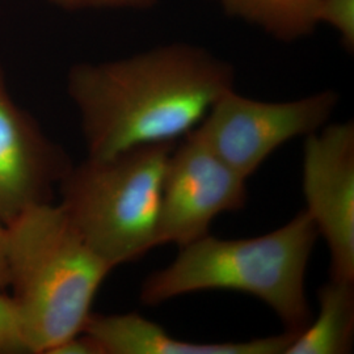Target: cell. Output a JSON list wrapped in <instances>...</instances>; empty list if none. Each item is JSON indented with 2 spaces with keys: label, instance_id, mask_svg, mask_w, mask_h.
Segmentation results:
<instances>
[{
  "label": "cell",
  "instance_id": "cell-1",
  "mask_svg": "<svg viewBox=\"0 0 354 354\" xmlns=\"http://www.w3.org/2000/svg\"><path fill=\"white\" fill-rule=\"evenodd\" d=\"M235 76L234 66L210 51L176 42L125 59L75 64L67 91L88 156L105 158L184 138L235 88Z\"/></svg>",
  "mask_w": 354,
  "mask_h": 354
},
{
  "label": "cell",
  "instance_id": "cell-2",
  "mask_svg": "<svg viewBox=\"0 0 354 354\" xmlns=\"http://www.w3.org/2000/svg\"><path fill=\"white\" fill-rule=\"evenodd\" d=\"M317 238L306 210L256 238L225 241L209 234L149 274L140 286V302L158 306L198 291H239L272 308L286 332L299 333L313 320L306 274Z\"/></svg>",
  "mask_w": 354,
  "mask_h": 354
},
{
  "label": "cell",
  "instance_id": "cell-3",
  "mask_svg": "<svg viewBox=\"0 0 354 354\" xmlns=\"http://www.w3.org/2000/svg\"><path fill=\"white\" fill-rule=\"evenodd\" d=\"M12 299L32 354H48L83 332L93 299L113 270L59 203L33 205L7 225Z\"/></svg>",
  "mask_w": 354,
  "mask_h": 354
},
{
  "label": "cell",
  "instance_id": "cell-4",
  "mask_svg": "<svg viewBox=\"0 0 354 354\" xmlns=\"http://www.w3.org/2000/svg\"><path fill=\"white\" fill-rule=\"evenodd\" d=\"M177 142L133 147L71 165L58 189L64 213L112 269L158 244L162 184Z\"/></svg>",
  "mask_w": 354,
  "mask_h": 354
},
{
  "label": "cell",
  "instance_id": "cell-5",
  "mask_svg": "<svg viewBox=\"0 0 354 354\" xmlns=\"http://www.w3.org/2000/svg\"><path fill=\"white\" fill-rule=\"evenodd\" d=\"M339 100L332 89L282 102H259L230 89L189 133L248 178L283 143L327 125Z\"/></svg>",
  "mask_w": 354,
  "mask_h": 354
},
{
  "label": "cell",
  "instance_id": "cell-6",
  "mask_svg": "<svg viewBox=\"0 0 354 354\" xmlns=\"http://www.w3.org/2000/svg\"><path fill=\"white\" fill-rule=\"evenodd\" d=\"M247 180L188 133L165 165L158 244L183 248L209 235L218 215L241 212L248 201Z\"/></svg>",
  "mask_w": 354,
  "mask_h": 354
},
{
  "label": "cell",
  "instance_id": "cell-7",
  "mask_svg": "<svg viewBox=\"0 0 354 354\" xmlns=\"http://www.w3.org/2000/svg\"><path fill=\"white\" fill-rule=\"evenodd\" d=\"M306 212L329 250V279L354 282V124L324 125L304 143Z\"/></svg>",
  "mask_w": 354,
  "mask_h": 354
},
{
  "label": "cell",
  "instance_id": "cell-8",
  "mask_svg": "<svg viewBox=\"0 0 354 354\" xmlns=\"http://www.w3.org/2000/svg\"><path fill=\"white\" fill-rule=\"evenodd\" d=\"M71 165L64 149L15 102L0 66V221L8 225L28 207L50 203Z\"/></svg>",
  "mask_w": 354,
  "mask_h": 354
},
{
  "label": "cell",
  "instance_id": "cell-9",
  "mask_svg": "<svg viewBox=\"0 0 354 354\" xmlns=\"http://www.w3.org/2000/svg\"><path fill=\"white\" fill-rule=\"evenodd\" d=\"M104 354H283L297 333L238 342H189L175 339L162 326L136 313L92 314L83 328Z\"/></svg>",
  "mask_w": 354,
  "mask_h": 354
},
{
  "label": "cell",
  "instance_id": "cell-10",
  "mask_svg": "<svg viewBox=\"0 0 354 354\" xmlns=\"http://www.w3.org/2000/svg\"><path fill=\"white\" fill-rule=\"evenodd\" d=\"M319 314L297 333L283 354L353 352L354 282L329 279L317 290Z\"/></svg>",
  "mask_w": 354,
  "mask_h": 354
},
{
  "label": "cell",
  "instance_id": "cell-11",
  "mask_svg": "<svg viewBox=\"0 0 354 354\" xmlns=\"http://www.w3.org/2000/svg\"><path fill=\"white\" fill-rule=\"evenodd\" d=\"M225 12L260 28L282 42L310 36L319 0H214Z\"/></svg>",
  "mask_w": 354,
  "mask_h": 354
},
{
  "label": "cell",
  "instance_id": "cell-12",
  "mask_svg": "<svg viewBox=\"0 0 354 354\" xmlns=\"http://www.w3.org/2000/svg\"><path fill=\"white\" fill-rule=\"evenodd\" d=\"M317 23L327 24L339 36L344 49L354 51V0H319Z\"/></svg>",
  "mask_w": 354,
  "mask_h": 354
},
{
  "label": "cell",
  "instance_id": "cell-13",
  "mask_svg": "<svg viewBox=\"0 0 354 354\" xmlns=\"http://www.w3.org/2000/svg\"><path fill=\"white\" fill-rule=\"evenodd\" d=\"M32 353L12 297L0 290V354Z\"/></svg>",
  "mask_w": 354,
  "mask_h": 354
},
{
  "label": "cell",
  "instance_id": "cell-14",
  "mask_svg": "<svg viewBox=\"0 0 354 354\" xmlns=\"http://www.w3.org/2000/svg\"><path fill=\"white\" fill-rule=\"evenodd\" d=\"M54 6L66 11H80L93 8H131L149 10L158 0H49Z\"/></svg>",
  "mask_w": 354,
  "mask_h": 354
},
{
  "label": "cell",
  "instance_id": "cell-15",
  "mask_svg": "<svg viewBox=\"0 0 354 354\" xmlns=\"http://www.w3.org/2000/svg\"><path fill=\"white\" fill-rule=\"evenodd\" d=\"M48 354H104L102 346L91 335L80 332L54 346Z\"/></svg>",
  "mask_w": 354,
  "mask_h": 354
},
{
  "label": "cell",
  "instance_id": "cell-16",
  "mask_svg": "<svg viewBox=\"0 0 354 354\" xmlns=\"http://www.w3.org/2000/svg\"><path fill=\"white\" fill-rule=\"evenodd\" d=\"M7 244V225L0 221V290H6L10 283Z\"/></svg>",
  "mask_w": 354,
  "mask_h": 354
}]
</instances>
